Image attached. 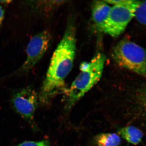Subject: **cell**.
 I'll use <instances>...</instances> for the list:
<instances>
[{
  "mask_svg": "<svg viewBox=\"0 0 146 146\" xmlns=\"http://www.w3.org/2000/svg\"><path fill=\"white\" fill-rule=\"evenodd\" d=\"M38 100L39 96L30 86L16 91L11 98L13 108L16 112L29 122L33 121Z\"/></svg>",
  "mask_w": 146,
  "mask_h": 146,
  "instance_id": "obj_6",
  "label": "cell"
},
{
  "mask_svg": "<svg viewBox=\"0 0 146 146\" xmlns=\"http://www.w3.org/2000/svg\"><path fill=\"white\" fill-rule=\"evenodd\" d=\"M106 60L105 55L99 53L89 62L82 63L80 73L66 91V106L68 109L72 108L99 81L102 75Z\"/></svg>",
  "mask_w": 146,
  "mask_h": 146,
  "instance_id": "obj_2",
  "label": "cell"
},
{
  "mask_svg": "<svg viewBox=\"0 0 146 146\" xmlns=\"http://www.w3.org/2000/svg\"><path fill=\"white\" fill-rule=\"evenodd\" d=\"M119 134L128 143L134 145L140 143L143 139V134L138 128L129 126L119 129Z\"/></svg>",
  "mask_w": 146,
  "mask_h": 146,
  "instance_id": "obj_8",
  "label": "cell"
},
{
  "mask_svg": "<svg viewBox=\"0 0 146 146\" xmlns=\"http://www.w3.org/2000/svg\"><path fill=\"white\" fill-rule=\"evenodd\" d=\"M12 1H0V3H1L4 4H9V3L11 2Z\"/></svg>",
  "mask_w": 146,
  "mask_h": 146,
  "instance_id": "obj_14",
  "label": "cell"
},
{
  "mask_svg": "<svg viewBox=\"0 0 146 146\" xmlns=\"http://www.w3.org/2000/svg\"><path fill=\"white\" fill-rule=\"evenodd\" d=\"M98 146H119L121 142L120 136L115 133H102L95 138Z\"/></svg>",
  "mask_w": 146,
  "mask_h": 146,
  "instance_id": "obj_9",
  "label": "cell"
},
{
  "mask_svg": "<svg viewBox=\"0 0 146 146\" xmlns=\"http://www.w3.org/2000/svg\"><path fill=\"white\" fill-rule=\"evenodd\" d=\"M5 16V11L2 6L0 5V28L3 23Z\"/></svg>",
  "mask_w": 146,
  "mask_h": 146,
  "instance_id": "obj_13",
  "label": "cell"
},
{
  "mask_svg": "<svg viewBox=\"0 0 146 146\" xmlns=\"http://www.w3.org/2000/svg\"><path fill=\"white\" fill-rule=\"evenodd\" d=\"M76 49V29L71 22L51 59L39 96L42 103L48 102L55 94L64 89L65 79L72 68Z\"/></svg>",
  "mask_w": 146,
  "mask_h": 146,
  "instance_id": "obj_1",
  "label": "cell"
},
{
  "mask_svg": "<svg viewBox=\"0 0 146 146\" xmlns=\"http://www.w3.org/2000/svg\"><path fill=\"white\" fill-rule=\"evenodd\" d=\"M51 39V35L47 31H44L33 36L27 46L26 60L18 72H27L31 70L44 55Z\"/></svg>",
  "mask_w": 146,
  "mask_h": 146,
  "instance_id": "obj_5",
  "label": "cell"
},
{
  "mask_svg": "<svg viewBox=\"0 0 146 146\" xmlns=\"http://www.w3.org/2000/svg\"><path fill=\"white\" fill-rule=\"evenodd\" d=\"M16 146H50L49 142L46 140L40 141H26Z\"/></svg>",
  "mask_w": 146,
  "mask_h": 146,
  "instance_id": "obj_11",
  "label": "cell"
},
{
  "mask_svg": "<svg viewBox=\"0 0 146 146\" xmlns=\"http://www.w3.org/2000/svg\"><path fill=\"white\" fill-rule=\"evenodd\" d=\"M140 3L139 1L121 0L119 4L113 5L100 31L112 37L119 36L135 17Z\"/></svg>",
  "mask_w": 146,
  "mask_h": 146,
  "instance_id": "obj_4",
  "label": "cell"
},
{
  "mask_svg": "<svg viewBox=\"0 0 146 146\" xmlns=\"http://www.w3.org/2000/svg\"><path fill=\"white\" fill-rule=\"evenodd\" d=\"M139 100L141 107L146 112V87L143 88L140 92Z\"/></svg>",
  "mask_w": 146,
  "mask_h": 146,
  "instance_id": "obj_12",
  "label": "cell"
},
{
  "mask_svg": "<svg viewBox=\"0 0 146 146\" xmlns=\"http://www.w3.org/2000/svg\"><path fill=\"white\" fill-rule=\"evenodd\" d=\"M111 7L104 1H95L92 8V19L98 29L101 31L109 15Z\"/></svg>",
  "mask_w": 146,
  "mask_h": 146,
  "instance_id": "obj_7",
  "label": "cell"
},
{
  "mask_svg": "<svg viewBox=\"0 0 146 146\" xmlns=\"http://www.w3.org/2000/svg\"><path fill=\"white\" fill-rule=\"evenodd\" d=\"M112 56L120 67L146 78V50L143 47L123 40L114 47Z\"/></svg>",
  "mask_w": 146,
  "mask_h": 146,
  "instance_id": "obj_3",
  "label": "cell"
},
{
  "mask_svg": "<svg viewBox=\"0 0 146 146\" xmlns=\"http://www.w3.org/2000/svg\"><path fill=\"white\" fill-rule=\"evenodd\" d=\"M134 17L139 23L146 26V1L141 2L136 9Z\"/></svg>",
  "mask_w": 146,
  "mask_h": 146,
  "instance_id": "obj_10",
  "label": "cell"
}]
</instances>
